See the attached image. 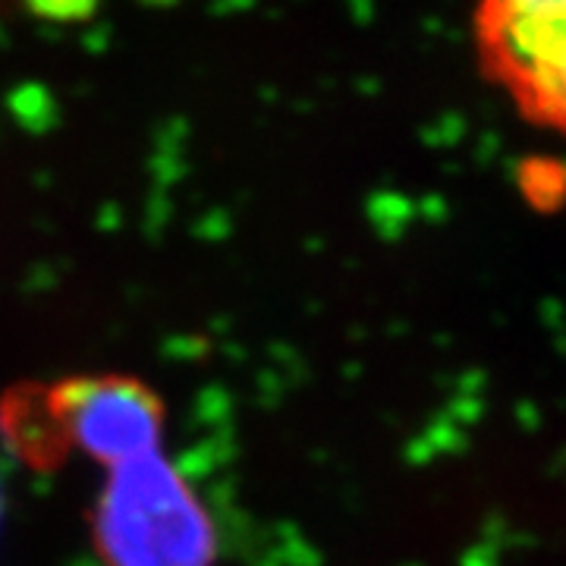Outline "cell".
<instances>
[{
  "label": "cell",
  "mask_w": 566,
  "mask_h": 566,
  "mask_svg": "<svg viewBox=\"0 0 566 566\" xmlns=\"http://www.w3.org/2000/svg\"><path fill=\"white\" fill-rule=\"evenodd\" d=\"M472 41L516 114L566 136V0H475Z\"/></svg>",
  "instance_id": "obj_1"
},
{
  "label": "cell",
  "mask_w": 566,
  "mask_h": 566,
  "mask_svg": "<svg viewBox=\"0 0 566 566\" xmlns=\"http://www.w3.org/2000/svg\"><path fill=\"white\" fill-rule=\"evenodd\" d=\"M22 3L39 20L57 22V25H73V22L95 17V10H98L102 0H22Z\"/></svg>",
  "instance_id": "obj_2"
}]
</instances>
